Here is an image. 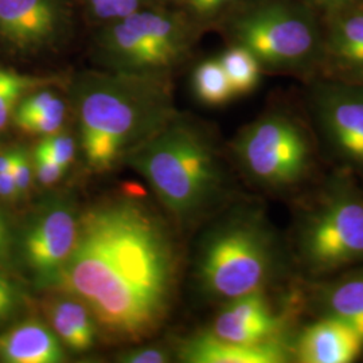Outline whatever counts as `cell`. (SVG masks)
I'll return each mask as SVG.
<instances>
[{
  "label": "cell",
  "instance_id": "obj_15",
  "mask_svg": "<svg viewBox=\"0 0 363 363\" xmlns=\"http://www.w3.org/2000/svg\"><path fill=\"white\" fill-rule=\"evenodd\" d=\"M363 349V337L346 322L322 316L301 330L294 358L301 363H350Z\"/></svg>",
  "mask_w": 363,
  "mask_h": 363
},
{
  "label": "cell",
  "instance_id": "obj_11",
  "mask_svg": "<svg viewBox=\"0 0 363 363\" xmlns=\"http://www.w3.org/2000/svg\"><path fill=\"white\" fill-rule=\"evenodd\" d=\"M312 106L331 151L363 171V85L325 81L315 86Z\"/></svg>",
  "mask_w": 363,
  "mask_h": 363
},
{
  "label": "cell",
  "instance_id": "obj_28",
  "mask_svg": "<svg viewBox=\"0 0 363 363\" xmlns=\"http://www.w3.org/2000/svg\"><path fill=\"white\" fill-rule=\"evenodd\" d=\"M33 171L37 177L39 183L43 186H52L57 182L61 181L65 175V167L57 164L55 162L49 160L46 157L35 155L34 154V159H33Z\"/></svg>",
  "mask_w": 363,
  "mask_h": 363
},
{
  "label": "cell",
  "instance_id": "obj_16",
  "mask_svg": "<svg viewBox=\"0 0 363 363\" xmlns=\"http://www.w3.org/2000/svg\"><path fill=\"white\" fill-rule=\"evenodd\" d=\"M65 346L50 325L28 319L0 334V361L7 363H61Z\"/></svg>",
  "mask_w": 363,
  "mask_h": 363
},
{
  "label": "cell",
  "instance_id": "obj_21",
  "mask_svg": "<svg viewBox=\"0 0 363 363\" xmlns=\"http://www.w3.org/2000/svg\"><path fill=\"white\" fill-rule=\"evenodd\" d=\"M45 82V79L23 76L0 66V130L13 118L16 105L27 91L39 88Z\"/></svg>",
  "mask_w": 363,
  "mask_h": 363
},
{
  "label": "cell",
  "instance_id": "obj_27",
  "mask_svg": "<svg viewBox=\"0 0 363 363\" xmlns=\"http://www.w3.org/2000/svg\"><path fill=\"white\" fill-rule=\"evenodd\" d=\"M33 163L30 162V157L27 155L26 151L15 148L13 154V166H11V174L13 179L16 182L18 190L21 195L26 194L31 186L33 181Z\"/></svg>",
  "mask_w": 363,
  "mask_h": 363
},
{
  "label": "cell",
  "instance_id": "obj_22",
  "mask_svg": "<svg viewBox=\"0 0 363 363\" xmlns=\"http://www.w3.org/2000/svg\"><path fill=\"white\" fill-rule=\"evenodd\" d=\"M85 11L100 26L127 18L145 7L160 4L159 0H82Z\"/></svg>",
  "mask_w": 363,
  "mask_h": 363
},
{
  "label": "cell",
  "instance_id": "obj_17",
  "mask_svg": "<svg viewBox=\"0 0 363 363\" xmlns=\"http://www.w3.org/2000/svg\"><path fill=\"white\" fill-rule=\"evenodd\" d=\"M57 296L46 303L45 311L49 323L61 343L73 352L94 349L100 333L89 308L78 298L57 291Z\"/></svg>",
  "mask_w": 363,
  "mask_h": 363
},
{
  "label": "cell",
  "instance_id": "obj_2",
  "mask_svg": "<svg viewBox=\"0 0 363 363\" xmlns=\"http://www.w3.org/2000/svg\"><path fill=\"white\" fill-rule=\"evenodd\" d=\"M167 78L105 69L73 77L69 96L86 169L104 174L124 164L178 113Z\"/></svg>",
  "mask_w": 363,
  "mask_h": 363
},
{
  "label": "cell",
  "instance_id": "obj_13",
  "mask_svg": "<svg viewBox=\"0 0 363 363\" xmlns=\"http://www.w3.org/2000/svg\"><path fill=\"white\" fill-rule=\"evenodd\" d=\"M320 65L333 81L363 85V4L328 13Z\"/></svg>",
  "mask_w": 363,
  "mask_h": 363
},
{
  "label": "cell",
  "instance_id": "obj_32",
  "mask_svg": "<svg viewBox=\"0 0 363 363\" xmlns=\"http://www.w3.org/2000/svg\"><path fill=\"white\" fill-rule=\"evenodd\" d=\"M4 238H6V232H0V247L4 242Z\"/></svg>",
  "mask_w": 363,
  "mask_h": 363
},
{
  "label": "cell",
  "instance_id": "obj_20",
  "mask_svg": "<svg viewBox=\"0 0 363 363\" xmlns=\"http://www.w3.org/2000/svg\"><path fill=\"white\" fill-rule=\"evenodd\" d=\"M193 91L196 99L210 106H220L234 97L232 85L220 60H206L195 67Z\"/></svg>",
  "mask_w": 363,
  "mask_h": 363
},
{
  "label": "cell",
  "instance_id": "obj_10",
  "mask_svg": "<svg viewBox=\"0 0 363 363\" xmlns=\"http://www.w3.org/2000/svg\"><path fill=\"white\" fill-rule=\"evenodd\" d=\"M72 33L69 0H0V42L13 52L60 49Z\"/></svg>",
  "mask_w": 363,
  "mask_h": 363
},
{
  "label": "cell",
  "instance_id": "obj_18",
  "mask_svg": "<svg viewBox=\"0 0 363 363\" xmlns=\"http://www.w3.org/2000/svg\"><path fill=\"white\" fill-rule=\"evenodd\" d=\"M313 304L322 316L346 322L363 337V269L319 286Z\"/></svg>",
  "mask_w": 363,
  "mask_h": 363
},
{
  "label": "cell",
  "instance_id": "obj_30",
  "mask_svg": "<svg viewBox=\"0 0 363 363\" xmlns=\"http://www.w3.org/2000/svg\"><path fill=\"white\" fill-rule=\"evenodd\" d=\"M307 1L316 7L323 9L327 13H333L339 10H343L346 7L354 6L357 3H361L362 0H307Z\"/></svg>",
  "mask_w": 363,
  "mask_h": 363
},
{
  "label": "cell",
  "instance_id": "obj_5",
  "mask_svg": "<svg viewBox=\"0 0 363 363\" xmlns=\"http://www.w3.org/2000/svg\"><path fill=\"white\" fill-rule=\"evenodd\" d=\"M198 31L187 15L156 4L100 26L93 50L105 70L169 77L189 57Z\"/></svg>",
  "mask_w": 363,
  "mask_h": 363
},
{
  "label": "cell",
  "instance_id": "obj_9",
  "mask_svg": "<svg viewBox=\"0 0 363 363\" xmlns=\"http://www.w3.org/2000/svg\"><path fill=\"white\" fill-rule=\"evenodd\" d=\"M79 211L67 195L45 203L22 237V255L40 288H55L76 245Z\"/></svg>",
  "mask_w": 363,
  "mask_h": 363
},
{
  "label": "cell",
  "instance_id": "obj_31",
  "mask_svg": "<svg viewBox=\"0 0 363 363\" xmlns=\"http://www.w3.org/2000/svg\"><path fill=\"white\" fill-rule=\"evenodd\" d=\"M13 154H15V150H10V151L0 154V172H7L11 169Z\"/></svg>",
  "mask_w": 363,
  "mask_h": 363
},
{
  "label": "cell",
  "instance_id": "obj_25",
  "mask_svg": "<svg viewBox=\"0 0 363 363\" xmlns=\"http://www.w3.org/2000/svg\"><path fill=\"white\" fill-rule=\"evenodd\" d=\"M169 352L162 346H139L118 355V362L166 363L169 362Z\"/></svg>",
  "mask_w": 363,
  "mask_h": 363
},
{
  "label": "cell",
  "instance_id": "obj_26",
  "mask_svg": "<svg viewBox=\"0 0 363 363\" xmlns=\"http://www.w3.org/2000/svg\"><path fill=\"white\" fill-rule=\"evenodd\" d=\"M22 303L18 286L0 273V323L10 319Z\"/></svg>",
  "mask_w": 363,
  "mask_h": 363
},
{
  "label": "cell",
  "instance_id": "obj_14",
  "mask_svg": "<svg viewBox=\"0 0 363 363\" xmlns=\"http://www.w3.org/2000/svg\"><path fill=\"white\" fill-rule=\"evenodd\" d=\"M178 358L187 363H284L294 358V350L286 339L244 345L201 331L182 342Z\"/></svg>",
  "mask_w": 363,
  "mask_h": 363
},
{
  "label": "cell",
  "instance_id": "obj_33",
  "mask_svg": "<svg viewBox=\"0 0 363 363\" xmlns=\"http://www.w3.org/2000/svg\"><path fill=\"white\" fill-rule=\"evenodd\" d=\"M0 232H6V225L1 218H0Z\"/></svg>",
  "mask_w": 363,
  "mask_h": 363
},
{
  "label": "cell",
  "instance_id": "obj_1",
  "mask_svg": "<svg viewBox=\"0 0 363 363\" xmlns=\"http://www.w3.org/2000/svg\"><path fill=\"white\" fill-rule=\"evenodd\" d=\"M179 271L167 220L133 195H113L81 208L76 245L54 289L89 308L100 339L138 346L166 325Z\"/></svg>",
  "mask_w": 363,
  "mask_h": 363
},
{
  "label": "cell",
  "instance_id": "obj_4",
  "mask_svg": "<svg viewBox=\"0 0 363 363\" xmlns=\"http://www.w3.org/2000/svg\"><path fill=\"white\" fill-rule=\"evenodd\" d=\"M280 267L277 238L262 211L238 206L201 238L194 277L199 292L220 303L265 291Z\"/></svg>",
  "mask_w": 363,
  "mask_h": 363
},
{
  "label": "cell",
  "instance_id": "obj_23",
  "mask_svg": "<svg viewBox=\"0 0 363 363\" xmlns=\"http://www.w3.org/2000/svg\"><path fill=\"white\" fill-rule=\"evenodd\" d=\"M177 10L187 15L196 26L223 19L247 0H171Z\"/></svg>",
  "mask_w": 363,
  "mask_h": 363
},
{
  "label": "cell",
  "instance_id": "obj_12",
  "mask_svg": "<svg viewBox=\"0 0 363 363\" xmlns=\"http://www.w3.org/2000/svg\"><path fill=\"white\" fill-rule=\"evenodd\" d=\"M286 316L273 311L265 291H257L223 303L208 331L229 342L255 345L286 339Z\"/></svg>",
  "mask_w": 363,
  "mask_h": 363
},
{
  "label": "cell",
  "instance_id": "obj_29",
  "mask_svg": "<svg viewBox=\"0 0 363 363\" xmlns=\"http://www.w3.org/2000/svg\"><path fill=\"white\" fill-rule=\"evenodd\" d=\"M21 195L11 171L0 172V196L4 199H16Z\"/></svg>",
  "mask_w": 363,
  "mask_h": 363
},
{
  "label": "cell",
  "instance_id": "obj_24",
  "mask_svg": "<svg viewBox=\"0 0 363 363\" xmlns=\"http://www.w3.org/2000/svg\"><path fill=\"white\" fill-rule=\"evenodd\" d=\"M76 140L66 132H55L43 136L34 154L55 162L57 164L67 169L76 157Z\"/></svg>",
  "mask_w": 363,
  "mask_h": 363
},
{
  "label": "cell",
  "instance_id": "obj_8",
  "mask_svg": "<svg viewBox=\"0 0 363 363\" xmlns=\"http://www.w3.org/2000/svg\"><path fill=\"white\" fill-rule=\"evenodd\" d=\"M233 152L247 178L271 191L301 184L315 164L308 132L284 112H271L250 123L235 138Z\"/></svg>",
  "mask_w": 363,
  "mask_h": 363
},
{
  "label": "cell",
  "instance_id": "obj_3",
  "mask_svg": "<svg viewBox=\"0 0 363 363\" xmlns=\"http://www.w3.org/2000/svg\"><path fill=\"white\" fill-rule=\"evenodd\" d=\"M124 164L142 175L171 220L189 228L220 208L228 177L206 130L177 113Z\"/></svg>",
  "mask_w": 363,
  "mask_h": 363
},
{
  "label": "cell",
  "instance_id": "obj_7",
  "mask_svg": "<svg viewBox=\"0 0 363 363\" xmlns=\"http://www.w3.org/2000/svg\"><path fill=\"white\" fill-rule=\"evenodd\" d=\"M295 250L311 276H327L363 261V194L335 174L298 220Z\"/></svg>",
  "mask_w": 363,
  "mask_h": 363
},
{
  "label": "cell",
  "instance_id": "obj_19",
  "mask_svg": "<svg viewBox=\"0 0 363 363\" xmlns=\"http://www.w3.org/2000/svg\"><path fill=\"white\" fill-rule=\"evenodd\" d=\"M218 60L232 85L234 96L247 94L257 88L262 67L247 49L233 45L222 52Z\"/></svg>",
  "mask_w": 363,
  "mask_h": 363
},
{
  "label": "cell",
  "instance_id": "obj_6",
  "mask_svg": "<svg viewBox=\"0 0 363 363\" xmlns=\"http://www.w3.org/2000/svg\"><path fill=\"white\" fill-rule=\"evenodd\" d=\"M234 45L262 69L303 72L320 64L323 35L311 10L294 0H247L225 18Z\"/></svg>",
  "mask_w": 363,
  "mask_h": 363
}]
</instances>
